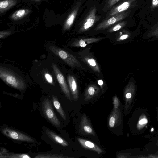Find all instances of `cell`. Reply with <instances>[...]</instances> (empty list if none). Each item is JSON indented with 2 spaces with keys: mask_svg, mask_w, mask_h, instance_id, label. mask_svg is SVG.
<instances>
[{
  "mask_svg": "<svg viewBox=\"0 0 158 158\" xmlns=\"http://www.w3.org/2000/svg\"><path fill=\"white\" fill-rule=\"evenodd\" d=\"M0 77L7 85L19 90H24L26 88V85L23 79L8 68L0 66Z\"/></svg>",
  "mask_w": 158,
  "mask_h": 158,
  "instance_id": "obj_1",
  "label": "cell"
},
{
  "mask_svg": "<svg viewBox=\"0 0 158 158\" xmlns=\"http://www.w3.org/2000/svg\"><path fill=\"white\" fill-rule=\"evenodd\" d=\"M48 49L70 67L72 68L75 67L82 68L76 57L69 52L54 46H50Z\"/></svg>",
  "mask_w": 158,
  "mask_h": 158,
  "instance_id": "obj_2",
  "label": "cell"
},
{
  "mask_svg": "<svg viewBox=\"0 0 158 158\" xmlns=\"http://www.w3.org/2000/svg\"><path fill=\"white\" fill-rule=\"evenodd\" d=\"M130 12V11H126L107 16L102 22L97 25L94 30L97 31L106 29L127 17Z\"/></svg>",
  "mask_w": 158,
  "mask_h": 158,
  "instance_id": "obj_3",
  "label": "cell"
},
{
  "mask_svg": "<svg viewBox=\"0 0 158 158\" xmlns=\"http://www.w3.org/2000/svg\"><path fill=\"white\" fill-rule=\"evenodd\" d=\"M42 110L45 117L51 124L56 127L61 126L60 122L54 111L52 102L48 98L44 100Z\"/></svg>",
  "mask_w": 158,
  "mask_h": 158,
  "instance_id": "obj_4",
  "label": "cell"
},
{
  "mask_svg": "<svg viewBox=\"0 0 158 158\" xmlns=\"http://www.w3.org/2000/svg\"><path fill=\"white\" fill-rule=\"evenodd\" d=\"M96 10L95 6L91 9L81 24L78 33H81L88 31L100 19V16L96 15Z\"/></svg>",
  "mask_w": 158,
  "mask_h": 158,
  "instance_id": "obj_5",
  "label": "cell"
},
{
  "mask_svg": "<svg viewBox=\"0 0 158 158\" xmlns=\"http://www.w3.org/2000/svg\"><path fill=\"white\" fill-rule=\"evenodd\" d=\"M1 131L6 136L14 140L31 143L35 142L31 137L9 127L3 128Z\"/></svg>",
  "mask_w": 158,
  "mask_h": 158,
  "instance_id": "obj_6",
  "label": "cell"
},
{
  "mask_svg": "<svg viewBox=\"0 0 158 158\" xmlns=\"http://www.w3.org/2000/svg\"><path fill=\"white\" fill-rule=\"evenodd\" d=\"M52 69L62 91L69 99H71L70 92L64 77L57 66L53 63Z\"/></svg>",
  "mask_w": 158,
  "mask_h": 158,
  "instance_id": "obj_7",
  "label": "cell"
},
{
  "mask_svg": "<svg viewBox=\"0 0 158 158\" xmlns=\"http://www.w3.org/2000/svg\"><path fill=\"white\" fill-rule=\"evenodd\" d=\"M136 0H126L114 6L109 12L107 16L122 13L129 9L134 5Z\"/></svg>",
  "mask_w": 158,
  "mask_h": 158,
  "instance_id": "obj_8",
  "label": "cell"
},
{
  "mask_svg": "<svg viewBox=\"0 0 158 158\" xmlns=\"http://www.w3.org/2000/svg\"><path fill=\"white\" fill-rule=\"evenodd\" d=\"M81 3L80 1L78 2L67 17L63 26L64 31L69 30L72 26L76 19Z\"/></svg>",
  "mask_w": 158,
  "mask_h": 158,
  "instance_id": "obj_9",
  "label": "cell"
},
{
  "mask_svg": "<svg viewBox=\"0 0 158 158\" xmlns=\"http://www.w3.org/2000/svg\"><path fill=\"white\" fill-rule=\"evenodd\" d=\"M79 128L80 131L81 133L86 135H95V133L90 122L85 114L81 117Z\"/></svg>",
  "mask_w": 158,
  "mask_h": 158,
  "instance_id": "obj_10",
  "label": "cell"
},
{
  "mask_svg": "<svg viewBox=\"0 0 158 158\" xmlns=\"http://www.w3.org/2000/svg\"><path fill=\"white\" fill-rule=\"evenodd\" d=\"M121 114L119 108L113 109L109 117L108 124L110 127L113 128L119 124L121 122Z\"/></svg>",
  "mask_w": 158,
  "mask_h": 158,
  "instance_id": "obj_11",
  "label": "cell"
},
{
  "mask_svg": "<svg viewBox=\"0 0 158 158\" xmlns=\"http://www.w3.org/2000/svg\"><path fill=\"white\" fill-rule=\"evenodd\" d=\"M77 140L82 146L85 149L95 152L98 154L103 152L100 148L91 141L81 138H78Z\"/></svg>",
  "mask_w": 158,
  "mask_h": 158,
  "instance_id": "obj_12",
  "label": "cell"
},
{
  "mask_svg": "<svg viewBox=\"0 0 158 158\" xmlns=\"http://www.w3.org/2000/svg\"><path fill=\"white\" fill-rule=\"evenodd\" d=\"M45 133L49 138L56 143L64 147L68 146V143L65 140L51 130L46 128Z\"/></svg>",
  "mask_w": 158,
  "mask_h": 158,
  "instance_id": "obj_13",
  "label": "cell"
},
{
  "mask_svg": "<svg viewBox=\"0 0 158 158\" xmlns=\"http://www.w3.org/2000/svg\"><path fill=\"white\" fill-rule=\"evenodd\" d=\"M67 80L73 97L77 100L78 98V91L76 80L73 76L70 75L68 76Z\"/></svg>",
  "mask_w": 158,
  "mask_h": 158,
  "instance_id": "obj_14",
  "label": "cell"
},
{
  "mask_svg": "<svg viewBox=\"0 0 158 158\" xmlns=\"http://www.w3.org/2000/svg\"><path fill=\"white\" fill-rule=\"evenodd\" d=\"M135 85L132 81L129 82L126 86L124 93L125 100V107L127 108L135 90Z\"/></svg>",
  "mask_w": 158,
  "mask_h": 158,
  "instance_id": "obj_15",
  "label": "cell"
},
{
  "mask_svg": "<svg viewBox=\"0 0 158 158\" xmlns=\"http://www.w3.org/2000/svg\"><path fill=\"white\" fill-rule=\"evenodd\" d=\"M100 38H90L81 39L72 43V46L73 47H85L88 44L96 42L101 40Z\"/></svg>",
  "mask_w": 158,
  "mask_h": 158,
  "instance_id": "obj_16",
  "label": "cell"
},
{
  "mask_svg": "<svg viewBox=\"0 0 158 158\" xmlns=\"http://www.w3.org/2000/svg\"><path fill=\"white\" fill-rule=\"evenodd\" d=\"M99 88L95 84L89 85L86 88L85 93V100L88 101L95 96L98 93Z\"/></svg>",
  "mask_w": 158,
  "mask_h": 158,
  "instance_id": "obj_17",
  "label": "cell"
},
{
  "mask_svg": "<svg viewBox=\"0 0 158 158\" xmlns=\"http://www.w3.org/2000/svg\"><path fill=\"white\" fill-rule=\"evenodd\" d=\"M17 0H1L0 2V13L2 14L18 3Z\"/></svg>",
  "mask_w": 158,
  "mask_h": 158,
  "instance_id": "obj_18",
  "label": "cell"
},
{
  "mask_svg": "<svg viewBox=\"0 0 158 158\" xmlns=\"http://www.w3.org/2000/svg\"><path fill=\"white\" fill-rule=\"evenodd\" d=\"M30 12L29 9H23L18 10L13 13L10 16V19L13 21L19 20L28 15Z\"/></svg>",
  "mask_w": 158,
  "mask_h": 158,
  "instance_id": "obj_19",
  "label": "cell"
},
{
  "mask_svg": "<svg viewBox=\"0 0 158 158\" xmlns=\"http://www.w3.org/2000/svg\"><path fill=\"white\" fill-rule=\"evenodd\" d=\"M83 60L94 71L100 73V70L96 60L93 58L86 56L83 58Z\"/></svg>",
  "mask_w": 158,
  "mask_h": 158,
  "instance_id": "obj_20",
  "label": "cell"
},
{
  "mask_svg": "<svg viewBox=\"0 0 158 158\" xmlns=\"http://www.w3.org/2000/svg\"><path fill=\"white\" fill-rule=\"evenodd\" d=\"M52 101L54 107L62 118L65 121L66 118L65 113L57 97L55 96L52 95Z\"/></svg>",
  "mask_w": 158,
  "mask_h": 158,
  "instance_id": "obj_21",
  "label": "cell"
},
{
  "mask_svg": "<svg viewBox=\"0 0 158 158\" xmlns=\"http://www.w3.org/2000/svg\"><path fill=\"white\" fill-rule=\"evenodd\" d=\"M0 158H31L29 155L26 154L0 153Z\"/></svg>",
  "mask_w": 158,
  "mask_h": 158,
  "instance_id": "obj_22",
  "label": "cell"
},
{
  "mask_svg": "<svg viewBox=\"0 0 158 158\" xmlns=\"http://www.w3.org/2000/svg\"><path fill=\"white\" fill-rule=\"evenodd\" d=\"M131 35V34L129 31L123 29L118 33L116 39L117 41H123L129 38Z\"/></svg>",
  "mask_w": 158,
  "mask_h": 158,
  "instance_id": "obj_23",
  "label": "cell"
},
{
  "mask_svg": "<svg viewBox=\"0 0 158 158\" xmlns=\"http://www.w3.org/2000/svg\"><path fill=\"white\" fill-rule=\"evenodd\" d=\"M146 38H158V23L152 27L146 35Z\"/></svg>",
  "mask_w": 158,
  "mask_h": 158,
  "instance_id": "obj_24",
  "label": "cell"
},
{
  "mask_svg": "<svg viewBox=\"0 0 158 158\" xmlns=\"http://www.w3.org/2000/svg\"><path fill=\"white\" fill-rule=\"evenodd\" d=\"M127 22L125 21H119L113 25L108 31V32L112 33L118 31L123 28L126 24Z\"/></svg>",
  "mask_w": 158,
  "mask_h": 158,
  "instance_id": "obj_25",
  "label": "cell"
},
{
  "mask_svg": "<svg viewBox=\"0 0 158 158\" xmlns=\"http://www.w3.org/2000/svg\"><path fill=\"white\" fill-rule=\"evenodd\" d=\"M35 157V158H65L66 157L62 156L61 155L47 153L39 154Z\"/></svg>",
  "mask_w": 158,
  "mask_h": 158,
  "instance_id": "obj_26",
  "label": "cell"
},
{
  "mask_svg": "<svg viewBox=\"0 0 158 158\" xmlns=\"http://www.w3.org/2000/svg\"><path fill=\"white\" fill-rule=\"evenodd\" d=\"M113 109H117L118 108L120 105V102L118 97L115 95L113 98Z\"/></svg>",
  "mask_w": 158,
  "mask_h": 158,
  "instance_id": "obj_27",
  "label": "cell"
},
{
  "mask_svg": "<svg viewBox=\"0 0 158 158\" xmlns=\"http://www.w3.org/2000/svg\"><path fill=\"white\" fill-rule=\"evenodd\" d=\"M46 81L49 83L52 84L53 83V79L51 76L48 73H46L44 75Z\"/></svg>",
  "mask_w": 158,
  "mask_h": 158,
  "instance_id": "obj_28",
  "label": "cell"
},
{
  "mask_svg": "<svg viewBox=\"0 0 158 158\" xmlns=\"http://www.w3.org/2000/svg\"><path fill=\"white\" fill-rule=\"evenodd\" d=\"M120 0H108L107 5L108 8H111Z\"/></svg>",
  "mask_w": 158,
  "mask_h": 158,
  "instance_id": "obj_29",
  "label": "cell"
},
{
  "mask_svg": "<svg viewBox=\"0 0 158 158\" xmlns=\"http://www.w3.org/2000/svg\"><path fill=\"white\" fill-rule=\"evenodd\" d=\"M12 33L11 31H1L0 32V38H4Z\"/></svg>",
  "mask_w": 158,
  "mask_h": 158,
  "instance_id": "obj_30",
  "label": "cell"
},
{
  "mask_svg": "<svg viewBox=\"0 0 158 158\" xmlns=\"http://www.w3.org/2000/svg\"><path fill=\"white\" fill-rule=\"evenodd\" d=\"M158 7V0H152L151 8L152 10Z\"/></svg>",
  "mask_w": 158,
  "mask_h": 158,
  "instance_id": "obj_31",
  "label": "cell"
},
{
  "mask_svg": "<svg viewBox=\"0 0 158 158\" xmlns=\"http://www.w3.org/2000/svg\"><path fill=\"white\" fill-rule=\"evenodd\" d=\"M148 123V120L145 118H143L140 119L139 122V124L140 125H143Z\"/></svg>",
  "mask_w": 158,
  "mask_h": 158,
  "instance_id": "obj_32",
  "label": "cell"
},
{
  "mask_svg": "<svg viewBox=\"0 0 158 158\" xmlns=\"http://www.w3.org/2000/svg\"><path fill=\"white\" fill-rule=\"evenodd\" d=\"M98 85L100 86L101 89H102L103 82L102 80H99L98 81Z\"/></svg>",
  "mask_w": 158,
  "mask_h": 158,
  "instance_id": "obj_33",
  "label": "cell"
},
{
  "mask_svg": "<svg viewBox=\"0 0 158 158\" xmlns=\"http://www.w3.org/2000/svg\"><path fill=\"white\" fill-rule=\"evenodd\" d=\"M33 0L36 1H41V0Z\"/></svg>",
  "mask_w": 158,
  "mask_h": 158,
  "instance_id": "obj_34",
  "label": "cell"
}]
</instances>
